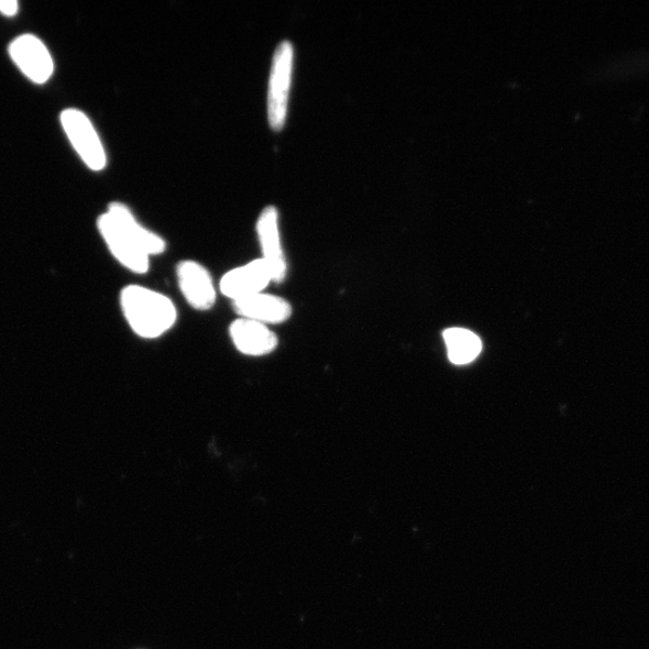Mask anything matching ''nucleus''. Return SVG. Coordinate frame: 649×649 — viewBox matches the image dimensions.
<instances>
[{
    "label": "nucleus",
    "mask_w": 649,
    "mask_h": 649,
    "mask_svg": "<svg viewBox=\"0 0 649 649\" xmlns=\"http://www.w3.org/2000/svg\"><path fill=\"white\" fill-rule=\"evenodd\" d=\"M256 233L263 258L268 265L274 283H283L288 275L287 257H285L279 229V212L275 206H267L260 213Z\"/></svg>",
    "instance_id": "5"
},
{
    "label": "nucleus",
    "mask_w": 649,
    "mask_h": 649,
    "mask_svg": "<svg viewBox=\"0 0 649 649\" xmlns=\"http://www.w3.org/2000/svg\"><path fill=\"white\" fill-rule=\"evenodd\" d=\"M271 283H274L271 270L265 260L258 257L249 264L227 272L219 283V289L233 302L265 293Z\"/></svg>",
    "instance_id": "6"
},
{
    "label": "nucleus",
    "mask_w": 649,
    "mask_h": 649,
    "mask_svg": "<svg viewBox=\"0 0 649 649\" xmlns=\"http://www.w3.org/2000/svg\"><path fill=\"white\" fill-rule=\"evenodd\" d=\"M178 287L195 310H210L217 302L213 278L204 265L194 260L180 262L176 268Z\"/></svg>",
    "instance_id": "7"
},
{
    "label": "nucleus",
    "mask_w": 649,
    "mask_h": 649,
    "mask_svg": "<svg viewBox=\"0 0 649 649\" xmlns=\"http://www.w3.org/2000/svg\"><path fill=\"white\" fill-rule=\"evenodd\" d=\"M98 228L112 255L135 274H146L151 256L166 251L165 240L142 227L121 202L109 206V211L98 219Z\"/></svg>",
    "instance_id": "1"
},
{
    "label": "nucleus",
    "mask_w": 649,
    "mask_h": 649,
    "mask_svg": "<svg viewBox=\"0 0 649 649\" xmlns=\"http://www.w3.org/2000/svg\"><path fill=\"white\" fill-rule=\"evenodd\" d=\"M121 307L129 327L145 340L160 339L175 327L178 318L170 298L141 285H129L122 290Z\"/></svg>",
    "instance_id": "2"
},
{
    "label": "nucleus",
    "mask_w": 649,
    "mask_h": 649,
    "mask_svg": "<svg viewBox=\"0 0 649 649\" xmlns=\"http://www.w3.org/2000/svg\"><path fill=\"white\" fill-rule=\"evenodd\" d=\"M19 12V2L16 0H0V14L12 18Z\"/></svg>",
    "instance_id": "12"
},
{
    "label": "nucleus",
    "mask_w": 649,
    "mask_h": 649,
    "mask_svg": "<svg viewBox=\"0 0 649 649\" xmlns=\"http://www.w3.org/2000/svg\"><path fill=\"white\" fill-rule=\"evenodd\" d=\"M232 344L245 356L262 358L275 353L278 336L266 324L239 318L229 328Z\"/></svg>",
    "instance_id": "9"
},
{
    "label": "nucleus",
    "mask_w": 649,
    "mask_h": 649,
    "mask_svg": "<svg viewBox=\"0 0 649 649\" xmlns=\"http://www.w3.org/2000/svg\"><path fill=\"white\" fill-rule=\"evenodd\" d=\"M449 359L454 365H466L482 353L483 344L470 330L453 328L444 332Z\"/></svg>",
    "instance_id": "11"
},
{
    "label": "nucleus",
    "mask_w": 649,
    "mask_h": 649,
    "mask_svg": "<svg viewBox=\"0 0 649 649\" xmlns=\"http://www.w3.org/2000/svg\"><path fill=\"white\" fill-rule=\"evenodd\" d=\"M9 52L20 70L34 84L43 85L54 74V61L47 47L34 35L19 36L11 43Z\"/></svg>",
    "instance_id": "8"
},
{
    "label": "nucleus",
    "mask_w": 649,
    "mask_h": 649,
    "mask_svg": "<svg viewBox=\"0 0 649 649\" xmlns=\"http://www.w3.org/2000/svg\"><path fill=\"white\" fill-rule=\"evenodd\" d=\"M61 122L75 151L90 170H103L107 166V153L88 117L79 110L69 109L61 114Z\"/></svg>",
    "instance_id": "4"
},
{
    "label": "nucleus",
    "mask_w": 649,
    "mask_h": 649,
    "mask_svg": "<svg viewBox=\"0 0 649 649\" xmlns=\"http://www.w3.org/2000/svg\"><path fill=\"white\" fill-rule=\"evenodd\" d=\"M233 311L242 319L253 320L266 327L287 322L293 317V306L285 298L260 293L232 302Z\"/></svg>",
    "instance_id": "10"
},
{
    "label": "nucleus",
    "mask_w": 649,
    "mask_h": 649,
    "mask_svg": "<svg viewBox=\"0 0 649 649\" xmlns=\"http://www.w3.org/2000/svg\"><path fill=\"white\" fill-rule=\"evenodd\" d=\"M294 61L293 44L289 41L282 42L272 58L267 94V119L275 132H280L287 123Z\"/></svg>",
    "instance_id": "3"
}]
</instances>
